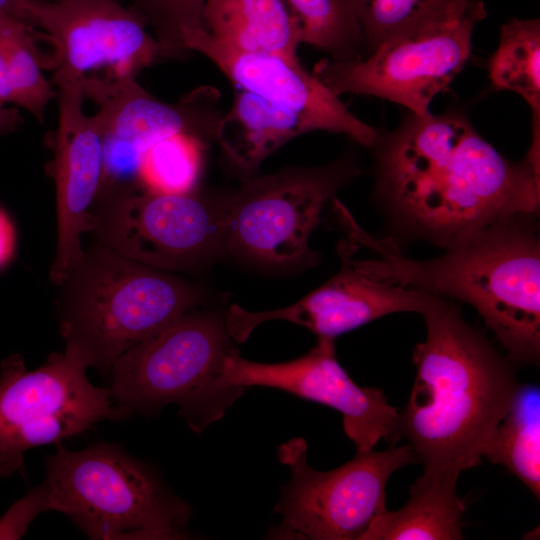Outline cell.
Returning <instances> with one entry per match:
<instances>
[{
    "instance_id": "obj_1",
    "label": "cell",
    "mask_w": 540,
    "mask_h": 540,
    "mask_svg": "<svg viewBox=\"0 0 540 540\" xmlns=\"http://www.w3.org/2000/svg\"><path fill=\"white\" fill-rule=\"evenodd\" d=\"M372 149L375 197L396 245L445 249L501 218L539 213L540 163L505 158L463 116L410 113Z\"/></svg>"
},
{
    "instance_id": "obj_2",
    "label": "cell",
    "mask_w": 540,
    "mask_h": 540,
    "mask_svg": "<svg viewBox=\"0 0 540 540\" xmlns=\"http://www.w3.org/2000/svg\"><path fill=\"white\" fill-rule=\"evenodd\" d=\"M347 239L375 253L352 265L373 279L473 306L514 365L540 357V238L535 214H516L461 237L439 257L414 260L390 238L364 231L337 201Z\"/></svg>"
},
{
    "instance_id": "obj_3",
    "label": "cell",
    "mask_w": 540,
    "mask_h": 540,
    "mask_svg": "<svg viewBox=\"0 0 540 540\" xmlns=\"http://www.w3.org/2000/svg\"><path fill=\"white\" fill-rule=\"evenodd\" d=\"M426 338L415 345L416 375L398 415L425 470L478 466L520 386L514 364L457 305L434 295L422 313Z\"/></svg>"
},
{
    "instance_id": "obj_4",
    "label": "cell",
    "mask_w": 540,
    "mask_h": 540,
    "mask_svg": "<svg viewBox=\"0 0 540 540\" xmlns=\"http://www.w3.org/2000/svg\"><path fill=\"white\" fill-rule=\"evenodd\" d=\"M60 331L89 367L110 372L129 349L193 311L197 289L187 281L98 243L60 285Z\"/></svg>"
},
{
    "instance_id": "obj_5",
    "label": "cell",
    "mask_w": 540,
    "mask_h": 540,
    "mask_svg": "<svg viewBox=\"0 0 540 540\" xmlns=\"http://www.w3.org/2000/svg\"><path fill=\"white\" fill-rule=\"evenodd\" d=\"M56 446L45 462L48 511L65 514L90 539L187 538L189 505L147 464L117 444Z\"/></svg>"
},
{
    "instance_id": "obj_6",
    "label": "cell",
    "mask_w": 540,
    "mask_h": 540,
    "mask_svg": "<svg viewBox=\"0 0 540 540\" xmlns=\"http://www.w3.org/2000/svg\"><path fill=\"white\" fill-rule=\"evenodd\" d=\"M224 317L185 314L121 355L112 365L110 393L128 415L152 413L176 403L193 431L220 419L243 389L222 377L231 345Z\"/></svg>"
},
{
    "instance_id": "obj_7",
    "label": "cell",
    "mask_w": 540,
    "mask_h": 540,
    "mask_svg": "<svg viewBox=\"0 0 540 540\" xmlns=\"http://www.w3.org/2000/svg\"><path fill=\"white\" fill-rule=\"evenodd\" d=\"M486 15L481 0H445L366 59H322L312 73L337 96L373 95L423 116L463 69L473 30Z\"/></svg>"
},
{
    "instance_id": "obj_8",
    "label": "cell",
    "mask_w": 540,
    "mask_h": 540,
    "mask_svg": "<svg viewBox=\"0 0 540 540\" xmlns=\"http://www.w3.org/2000/svg\"><path fill=\"white\" fill-rule=\"evenodd\" d=\"M89 367L78 346L49 355L44 365L27 370L13 354L0 363V477H25L24 453L59 444L104 420L129 416L113 401L109 388L91 384Z\"/></svg>"
},
{
    "instance_id": "obj_9",
    "label": "cell",
    "mask_w": 540,
    "mask_h": 540,
    "mask_svg": "<svg viewBox=\"0 0 540 540\" xmlns=\"http://www.w3.org/2000/svg\"><path fill=\"white\" fill-rule=\"evenodd\" d=\"M357 169L340 160L289 167L243 180L223 205V246L232 254L276 267L311 264L309 238L329 199Z\"/></svg>"
},
{
    "instance_id": "obj_10",
    "label": "cell",
    "mask_w": 540,
    "mask_h": 540,
    "mask_svg": "<svg viewBox=\"0 0 540 540\" xmlns=\"http://www.w3.org/2000/svg\"><path fill=\"white\" fill-rule=\"evenodd\" d=\"M307 444L291 439L278 447L292 478L275 512L282 516L276 536L312 540H363L373 521L387 510L386 485L399 468L417 462L409 446L357 451L330 471H317L306 458Z\"/></svg>"
},
{
    "instance_id": "obj_11",
    "label": "cell",
    "mask_w": 540,
    "mask_h": 540,
    "mask_svg": "<svg viewBox=\"0 0 540 540\" xmlns=\"http://www.w3.org/2000/svg\"><path fill=\"white\" fill-rule=\"evenodd\" d=\"M18 18L44 30L55 46L52 82L94 85L136 78L170 58L145 19L119 0H20Z\"/></svg>"
},
{
    "instance_id": "obj_12",
    "label": "cell",
    "mask_w": 540,
    "mask_h": 540,
    "mask_svg": "<svg viewBox=\"0 0 540 540\" xmlns=\"http://www.w3.org/2000/svg\"><path fill=\"white\" fill-rule=\"evenodd\" d=\"M222 212L223 206L193 190L161 193L139 185L97 195L89 232L127 258L167 272L182 271L223 246Z\"/></svg>"
},
{
    "instance_id": "obj_13",
    "label": "cell",
    "mask_w": 540,
    "mask_h": 540,
    "mask_svg": "<svg viewBox=\"0 0 540 540\" xmlns=\"http://www.w3.org/2000/svg\"><path fill=\"white\" fill-rule=\"evenodd\" d=\"M222 377L231 388H275L339 411L357 451L373 449L381 439L389 446L400 440L399 412L383 390L361 387L351 379L336 358L334 338L318 337L305 355L282 363L249 361L234 349L224 360Z\"/></svg>"
},
{
    "instance_id": "obj_14",
    "label": "cell",
    "mask_w": 540,
    "mask_h": 540,
    "mask_svg": "<svg viewBox=\"0 0 540 540\" xmlns=\"http://www.w3.org/2000/svg\"><path fill=\"white\" fill-rule=\"evenodd\" d=\"M181 43L185 50L207 57L237 89L294 114L311 132L342 133L366 148L375 146L380 132L351 113L339 96L304 69L299 60L237 50L203 29L183 30Z\"/></svg>"
},
{
    "instance_id": "obj_15",
    "label": "cell",
    "mask_w": 540,
    "mask_h": 540,
    "mask_svg": "<svg viewBox=\"0 0 540 540\" xmlns=\"http://www.w3.org/2000/svg\"><path fill=\"white\" fill-rule=\"evenodd\" d=\"M337 250L339 272L299 301L269 311H249L232 304L224 316L230 337L244 342L260 324L285 320L301 325L317 337L336 338L383 316L398 312L422 314L434 295L379 281L358 271L351 256L358 249L348 239Z\"/></svg>"
},
{
    "instance_id": "obj_16",
    "label": "cell",
    "mask_w": 540,
    "mask_h": 540,
    "mask_svg": "<svg viewBox=\"0 0 540 540\" xmlns=\"http://www.w3.org/2000/svg\"><path fill=\"white\" fill-rule=\"evenodd\" d=\"M55 85L59 118L48 144L53 152L49 168L56 187L57 243L49 277L60 286L84 253L81 238L90 231V211L102 180L103 139L97 115L83 111L81 83Z\"/></svg>"
},
{
    "instance_id": "obj_17",
    "label": "cell",
    "mask_w": 540,
    "mask_h": 540,
    "mask_svg": "<svg viewBox=\"0 0 540 540\" xmlns=\"http://www.w3.org/2000/svg\"><path fill=\"white\" fill-rule=\"evenodd\" d=\"M88 98L99 105L96 113L103 137L122 152L142 159L157 141L186 134L205 143L215 142L220 94L202 86L177 103H166L143 89L136 78L103 83Z\"/></svg>"
},
{
    "instance_id": "obj_18",
    "label": "cell",
    "mask_w": 540,
    "mask_h": 540,
    "mask_svg": "<svg viewBox=\"0 0 540 540\" xmlns=\"http://www.w3.org/2000/svg\"><path fill=\"white\" fill-rule=\"evenodd\" d=\"M308 125L250 92H236L231 108L222 114L215 142L230 168L247 180L274 151L304 133Z\"/></svg>"
},
{
    "instance_id": "obj_19",
    "label": "cell",
    "mask_w": 540,
    "mask_h": 540,
    "mask_svg": "<svg viewBox=\"0 0 540 540\" xmlns=\"http://www.w3.org/2000/svg\"><path fill=\"white\" fill-rule=\"evenodd\" d=\"M460 472L425 470L409 488V499L396 511L378 516L363 540L463 539V501L456 492Z\"/></svg>"
},
{
    "instance_id": "obj_20",
    "label": "cell",
    "mask_w": 540,
    "mask_h": 540,
    "mask_svg": "<svg viewBox=\"0 0 540 540\" xmlns=\"http://www.w3.org/2000/svg\"><path fill=\"white\" fill-rule=\"evenodd\" d=\"M203 20L231 48L299 60V27L284 0H205Z\"/></svg>"
},
{
    "instance_id": "obj_21",
    "label": "cell",
    "mask_w": 540,
    "mask_h": 540,
    "mask_svg": "<svg viewBox=\"0 0 540 540\" xmlns=\"http://www.w3.org/2000/svg\"><path fill=\"white\" fill-rule=\"evenodd\" d=\"M495 90L519 94L532 110V144L540 149V21L512 18L501 27L497 50L488 62Z\"/></svg>"
},
{
    "instance_id": "obj_22",
    "label": "cell",
    "mask_w": 540,
    "mask_h": 540,
    "mask_svg": "<svg viewBox=\"0 0 540 540\" xmlns=\"http://www.w3.org/2000/svg\"><path fill=\"white\" fill-rule=\"evenodd\" d=\"M484 457L505 466L540 498V390L520 384Z\"/></svg>"
},
{
    "instance_id": "obj_23",
    "label": "cell",
    "mask_w": 540,
    "mask_h": 540,
    "mask_svg": "<svg viewBox=\"0 0 540 540\" xmlns=\"http://www.w3.org/2000/svg\"><path fill=\"white\" fill-rule=\"evenodd\" d=\"M295 18L301 43L327 52L334 60L361 58L364 44L350 0H284Z\"/></svg>"
},
{
    "instance_id": "obj_24",
    "label": "cell",
    "mask_w": 540,
    "mask_h": 540,
    "mask_svg": "<svg viewBox=\"0 0 540 540\" xmlns=\"http://www.w3.org/2000/svg\"><path fill=\"white\" fill-rule=\"evenodd\" d=\"M33 27L24 20L0 13V34L5 49L14 104L43 122L45 108L56 93L41 72L45 63L36 49Z\"/></svg>"
},
{
    "instance_id": "obj_25",
    "label": "cell",
    "mask_w": 540,
    "mask_h": 540,
    "mask_svg": "<svg viewBox=\"0 0 540 540\" xmlns=\"http://www.w3.org/2000/svg\"><path fill=\"white\" fill-rule=\"evenodd\" d=\"M207 143L176 134L154 143L144 153L140 164V181L152 191L186 193L192 191L201 168L202 152Z\"/></svg>"
},
{
    "instance_id": "obj_26",
    "label": "cell",
    "mask_w": 540,
    "mask_h": 540,
    "mask_svg": "<svg viewBox=\"0 0 540 540\" xmlns=\"http://www.w3.org/2000/svg\"><path fill=\"white\" fill-rule=\"evenodd\" d=\"M445 0H350L363 34L373 52L386 39L408 27Z\"/></svg>"
},
{
    "instance_id": "obj_27",
    "label": "cell",
    "mask_w": 540,
    "mask_h": 540,
    "mask_svg": "<svg viewBox=\"0 0 540 540\" xmlns=\"http://www.w3.org/2000/svg\"><path fill=\"white\" fill-rule=\"evenodd\" d=\"M154 31V36L170 58H180L187 50L181 43L185 29L205 30V0H129Z\"/></svg>"
},
{
    "instance_id": "obj_28",
    "label": "cell",
    "mask_w": 540,
    "mask_h": 540,
    "mask_svg": "<svg viewBox=\"0 0 540 540\" xmlns=\"http://www.w3.org/2000/svg\"><path fill=\"white\" fill-rule=\"evenodd\" d=\"M15 241L13 224L6 213L0 209V268L13 257Z\"/></svg>"
},
{
    "instance_id": "obj_29",
    "label": "cell",
    "mask_w": 540,
    "mask_h": 540,
    "mask_svg": "<svg viewBox=\"0 0 540 540\" xmlns=\"http://www.w3.org/2000/svg\"><path fill=\"white\" fill-rule=\"evenodd\" d=\"M0 102L14 103V95L9 79L6 54L0 34Z\"/></svg>"
},
{
    "instance_id": "obj_30",
    "label": "cell",
    "mask_w": 540,
    "mask_h": 540,
    "mask_svg": "<svg viewBox=\"0 0 540 540\" xmlns=\"http://www.w3.org/2000/svg\"><path fill=\"white\" fill-rule=\"evenodd\" d=\"M22 118L15 108H5L0 102V134L12 132L20 123Z\"/></svg>"
},
{
    "instance_id": "obj_31",
    "label": "cell",
    "mask_w": 540,
    "mask_h": 540,
    "mask_svg": "<svg viewBox=\"0 0 540 540\" xmlns=\"http://www.w3.org/2000/svg\"><path fill=\"white\" fill-rule=\"evenodd\" d=\"M20 0H0V13H7L18 17Z\"/></svg>"
},
{
    "instance_id": "obj_32",
    "label": "cell",
    "mask_w": 540,
    "mask_h": 540,
    "mask_svg": "<svg viewBox=\"0 0 540 540\" xmlns=\"http://www.w3.org/2000/svg\"><path fill=\"white\" fill-rule=\"evenodd\" d=\"M46 1H58V0H46Z\"/></svg>"
}]
</instances>
